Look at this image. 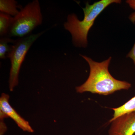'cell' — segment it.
Masks as SVG:
<instances>
[{
	"label": "cell",
	"mask_w": 135,
	"mask_h": 135,
	"mask_svg": "<svg viewBox=\"0 0 135 135\" xmlns=\"http://www.w3.org/2000/svg\"><path fill=\"white\" fill-rule=\"evenodd\" d=\"M112 109L114 111L113 116L109 122L125 114L131 113H135V96L121 106Z\"/></svg>",
	"instance_id": "7"
},
{
	"label": "cell",
	"mask_w": 135,
	"mask_h": 135,
	"mask_svg": "<svg viewBox=\"0 0 135 135\" xmlns=\"http://www.w3.org/2000/svg\"><path fill=\"white\" fill-rule=\"evenodd\" d=\"M9 96L2 93L0 97V111L6 114L16 122L18 127L25 132L32 133L33 129L29 122L18 113L9 103Z\"/></svg>",
	"instance_id": "6"
},
{
	"label": "cell",
	"mask_w": 135,
	"mask_h": 135,
	"mask_svg": "<svg viewBox=\"0 0 135 135\" xmlns=\"http://www.w3.org/2000/svg\"><path fill=\"white\" fill-rule=\"evenodd\" d=\"M13 17L11 16L0 13V35L1 37L7 36Z\"/></svg>",
	"instance_id": "9"
},
{
	"label": "cell",
	"mask_w": 135,
	"mask_h": 135,
	"mask_svg": "<svg viewBox=\"0 0 135 135\" xmlns=\"http://www.w3.org/2000/svg\"><path fill=\"white\" fill-rule=\"evenodd\" d=\"M121 2L120 0H101L92 4L87 2L85 7L82 8L84 17L81 21L75 14L68 15L64 27L71 35L74 45L78 47H86L89 32L97 17L109 5Z\"/></svg>",
	"instance_id": "2"
},
{
	"label": "cell",
	"mask_w": 135,
	"mask_h": 135,
	"mask_svg": "<svg viewBox=\"0 0 135 135\" xmlns=\"http://www.w3.org/2000/svg\"><path fill=\"white\" fill-rule=\"evenodd\" d=\"M42 22L40 2L34 0L21 9L19 13L13 17L7 37L21 38L28 36Z\"/></svg>",
	"instance_id": "3"
},
{
	"label": "cell",
	"mask_w": 135,
	"mask_h": 135,
	"mask_svg": "<svg viewBox=\"0 0 135 135\" xmlns=\"http://www.w3.org/2000/svg\"><path fill=\"white\" fill-rule=\"evenodd\" d=\"M80 55L88 64L90 73L86 81L82 85L75 88L77 93L82 94L90 92L102 95H108L118 90H128L131 88L130 83L116 79L109 72L111 57L103 62H97L87 56Z\"/></svg>",
	"instance_id": "1"
},
{
	"label": "cell",
	"mask_w": 135,
	"mask_h": 135,
	"mask_svg": "<svg viewBox=\"0 0 135 135\" xmlns=\"http://www.w3.org/2000/svg\"><path fill=\"white\" fill-rule=\"evenodd\" d=\"M4 119V118H0V135H4L7 130Z\"/></svg>",
	"instance_id": "12"
},
{
	"label": "cell",
	"mask_w": 135,
	"mask_h": 135,
	"mask_svg": "<svg viewBox=\"0 0 135 135\" xmlns=\"http://www.w3.org/2000/svg\"><path fill=\"white\" fill-rule=\"evenodd\" d=\"M129 18L133 23H135V11L131 14L129 17ZM127 57L133 60V63L135 66V42L134 46L131 50L130 51L127 56Z\"/></svg>",
	"instance_id": "11"
},
{
	"label": "cell",
	"mask_w": 135,
	"mask_h": 135,
	"mask_svg": "<svg viewBox=\"0 0 135 135\" xmlns=\"http://www.w3.org/2000/svg\"><path fill=\"white\" fill-rule=\"evenodd\" d=\"M109 135H134L135 134V113H126L110 122Z\"/></svg>",
	"instance_id": "5"
},
{
	"label": "cell",
	"mask_w": 135,
	"mask_h": 135,
	"mask_svg": "<svg viewBox=\"0 0 135 135\" xmlns=\"http://www.w3.org/2000/svg\"><path fill=\"white\" fill-rule=\"evenodd\" d=\"M15 40L10 38L9 37L5 36L1 37L0 40V58L5 59L7 57L8 53H9L12 49V45L9 46V43H13Z\"/></svg>",
	"instance_id": "10"
},
{
	"label": "cell",
	"mask_w": 135,
	"mask_h": 135,
	"mask_svg": "<svg viewBox=\"0 0 135 135\" xmlns=\"http://www.w3.org/2000/svg\"><path fill=\"white\" fill-rule=\"evenodd\" d=\"M126 2L135 11V0H127Z\"/></svg>",
	"instance_id": "13"
},
{
	"label": "cell",
	"mask_w": 135,
	"mask_h": 135,
	"mask_svg": "<svg viewBox=\"0 0 135 135\" xmlns=\"http://www.w3.org/2000/svg\"><path fill=\"white\" fill-rule=\"evenodd\" d=\"M46 31L19 38L13 43L11 50L7 55V57L9 58L11 64L8 81L10 91H13L18 84L20 68L29 49Z\"/></svg>",
	"instance_id": "4"
},
{
	"label": "cell",
	"mask_w": 135,
	"mask_h": 135,
	"mask_svg": "<svg viewBox=\"0 0 135 135\" xmlns=\"http://www.w3.org/2000/svg\"><path fill=\"white\" fill-rule=\"evenodd\" d=\"M19 7L17 2L15 0L0 1V11L2 13L15 17L19 13L18 9Z\"/></svg>",
	"instance_id": "8"
}]
</instances>
